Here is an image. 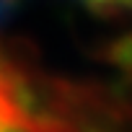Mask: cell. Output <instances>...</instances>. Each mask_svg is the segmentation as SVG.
<instances>
[{
	"label": "cell",
	"mask_w": 132,
	"mask_h": 132,
	"mask_svg": "<svg viewBox=\"0 0 132 132\" xmlns=\"http://www.w3.org/2000/svg\"><path fill=\"white\" fill-rule=\"evenodd\" d=\"M80 3L106 13H132V0H80Z\"/></svg>",
	"instance_id": "cell-2"
},
{
	"label": "cell",
	"mask_w": 132,
	"mask_h": 132,
	"mask_svg": "<svg viewBox=\"0 0 132 132\" xmlns=\"http://www.w3.org/2000/svg\"><path fill=\"white\" fill-rule=\"evenodd\" d=\"M0 132H65L29 75L0 54Z\"/></svg>",
	"instance_id": "cell-1"
}]
</instances>
